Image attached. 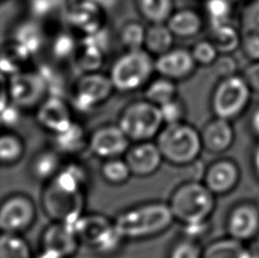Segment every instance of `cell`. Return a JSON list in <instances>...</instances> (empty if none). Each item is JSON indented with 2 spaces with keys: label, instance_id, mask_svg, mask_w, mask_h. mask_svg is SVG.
Returning a JSON list of instances; mask_svg holds the SVG:
<instances>
[{
  "label": "cell",
  "instance_id": "obj_1",
  "mask_svg": "<svg viewBox=\"0 0 259 258\" xmlns=\"http://www.w3.org/2000/svg\"><path fill=\"white\" fill-rule=\"evenodd\" d=\"M118 233L126 242L160 237L175 223L167 201L147 200L119 210L114 216Z\"/></svg>",
  "mask_w": 259,
  "mask_h": 258
},
{
  "label": "cell",
  "instance_id": "obj_2",
  "mask_svg": "<svg viewBox=\"0 0 259 258\" xmlns=\"http://www.w3.org/2000/svg\"><path fill=\"white\" fill-rule=\"evenodd\" d=\"M82 247L100 258H112L126 241L115 227L114 219L99 211H85L73 225Z\"/></svg>",
  "mask_w": 259,
  "mask_h": 258
},
{
  "label": "cell",
  "instance_id": "obj_3",
  "mask_svg": "<svg viewBox=\"0 0 259 258\" xmlns=\"http://www.w3.org/2000/svg\"><path fill=\"white\" fill-rule=\"evenodd\" d=\"M155 142L164 163L174 167H190L203 151L200 131L187 121L164 125Z\"/></svg>",
  "mask_w": 259,
  "mask_h": 258
},
{
  "label": "cell",
  "instance_id": "obj_4",
  "mask_svg": "<svg viewBox=\"0 0 259 258\" xmlns=\"http://www.w3.org/2000/svg\"><path fill=\"white\" fill-rule=\"evenodd\" d=\"M215 197L202 181L191 179L173 189L167 204L175 222L183 225L209 220L215 209Z\"/></svg>",
  "mask_w": 259,
  "mask_h": 258
},
{
  "label": "cell",
  "instance_id": "obj_5",
  "mask_svg": "<svg viewBox=\"0 0 259 258\" xmlns=\"http://www.w3.org/2000/svg\"><path fill=\"white\" fill-rule=\"evenodd\" d=\"M155 73V59L145 49H136L126 50L115 61L109 76L115 91L133 94L145 89Z\"/></svg>",
  "mask_w": 259,
  "mask_h": 258
},
{
  "label": "cell",
  "instance_id": "obj_6",
  "mask_svg": "<svg viewBox=\"0 0 259 258\" xmlns=\"http://www.w3.org/2000/svg\"><path fill=\"white\" fill-rule=\"evenodd\" d=\"M116 123L132 144L155 141L165 125L160 108L145 98L132 100L124 106Z\"/></svg>",
  "mask_w": 259,
  "mask_h": 258
},
{
  "label": "cell",
  "instance_id": "obj_7",
  "mask_svg": "<svg viewBox=\"0 0 259 258\" xmlns=\"http://www.w3.org/2000/svg\"><path fill=\"white\" fill-rule=\"evenodd\" d=\"M87 196L50 181L42 186L40 208L49 222L73 225L87 211Z\"/></svg>",
  "mask_w": 259,
  "mask_h": 258
},
{
  "label": "cell",
  "instance_id": "obj_8",
  "mask_svg": "<svg viewBox=\"0 0 259 258\" xmlns=\"http://www.w3.org/2000/svg\"><path fill=\"white\" fill-rule=\"evenodd\" d=\"M110 76L100 72L83 73L69 91V104L74 114L91 115L107 104L115 94Z\"/></svg>",
  "mask_w": 259,
  "mask_h": 258
},
{
  "label": "cell",
  "instance_id": "obj_9",
  "mask_svg": "<svg viewBox=\"0 0 259 258\" xmlns=\"http://www.w3.org/2000/svg\"><path fill=\"white\" fill-rule=\"evenodd\" d=\"M252 91L242 75L235 74L220 79L212 90L210 108L215 117L232 122L246 112Z\"/></svg>",
  "mask_w": 259,
  "mask_h": 258
},
{
  "label": "cell",
  "instance_id": "obj_10",
  "mask_svg": "<svg viewBox=\"0 0 259 258\" xmlns=\"http://www.w3.org/2000/svg\"><path fill=\"white\" fill-rule=\"evenodd\" d=\"M38 220V205L25 192H12L0 200V232L24 234Z\"/></svg>",
  "mask_w": 259,
  "mask_h": 258
},
{
  "label": "cell",
  "instance_id": "obj_11",
  "mask_svg": "<svg viewBox=\"0 0 259 258\" xmlns=\"http://www.w3.org/2000/svg\"><path fill=\"white\" fill-rule=\"evenodd\" d=\"M8 94L11 103L26 113L34 112L49 91L39 71L23 70L8 77Z\"/></svg>",
  "mask_w": 259,
  "mask_h": 258
},
{
  "label": "cell",
  "instance_id": "obj_12",
  "mask_svg": "<svg viewBox=\"0 0 259 258\" xmlns=\"http://www.w3.org/2000/svg\"><path fill=\"white\" fill-rule=\"evenodd\" d=\"M131 144L116 122L104 123L90 131L88 151L103 162L106 159L124 157Z\"/></svg>",
  "mask_w": 259,
  "mask_h": 258
},
{
  "label": "cell",
  "instance_id": "obj_13",
  "mask_svg": "<svg viewBox=\"0 0 259 258\" xmlns=\"http://www.w3.org/2000/svg\"><path fill=\"white\" fill-rule=\"evenodd\" d=\"M66 20L73 29L84 36L94 35L105 30L106 11L98 0H69Z\"/></svg>",
  "mask_w": 259,
  "mask_h": 258
},
{
  "label": "cell",
  "instance_id": "obj_14",
  "mask_svg": "<svg viewBox=\"0 0 259 258\" xmlns=\"http://www.w3.org/2000/svg\"><path fill=\"white\" fill-rule=\"evenodd\" d=\"M34 118L41 130L55 136L71 125L75 114L65 97L48 96L34 110Z\"/></svg>",
  "mask_w": 259,
  "mask_h": 258
},
{
  "label": "cell",
  "instance_id": "obj_15",
  "mask_svg": "<svg viewBox=\"0 0 259 258\" xmlns=\"http://www.w3.org/2000/svg\"><path fill=\"white\" fill-rule=\"evenodd\" d=\"M81 243L72 225L49 222L39 239V249L57 258H75L81 249Z\"/></svg>",
  "mask_w": 259,
  "mask_h": 258
},
{
  "label": "cell",
  "instance_id": "obj_16",
  "mask_svg": "<svg viewBox=\"0 0 259 258\" xmlns=\"http://www.w3.org/2000/svg\"><path fill=\"white\" fill-rule=\"evenodd\" d=\"M226 233L240 242L256 240L259 234V208L257 204L242 201L233 206L226 218Z\"/></svg>",
  "mask_w": 259,
  "mask_h": 258
},
{
  "label": "cell",
  "instance_id": "obj_17",
  "mask_svg": "<svg viewBox=\"0 0 259 258\" xmlns=\"http://www.w3.org/2000/svg\"><path fill=\"white\" fill-rule=\"evenodd\" d=\"M133 178H151L164 164L163 156L155 141H142L131 144L124 155Z\"/></svg>",
  "mask_w": 259,
  "mask_h": 258
},
{
  "label": "cell",
  "instance_id": "obj_18",
  "mask_svg": "<svg viewBox=\"0 0 259 258\" xmlns=\"http://www.w3.org/2000/svg\"><path fill=\"white\" fill-rule=\"evenodd\" d=\"M197 67L191 50L186 48L174 47L155 59L156 74L175 82L191 77Z\"/></svg>",
  "mask_w": 259,
  "mask_h": 258
},
{
  "label": "cell",
  "instance_id": "obj_19",
  "mask_svg": "<svg viewBox=\"0 0 259 258\" xmlns=\"http://www.w3.org/2000/svg\"><path fill=\"white\" fill-rule=\"evenodd\" d=\"M240 179L239 165L233 159L221 158L206 167L202 182L215 196H225L238 187Z\"/></svg>",
  "mask_w": 259,
  "mask_h": 258
},
{
  "label": "cell",
  "instance_id": "obj_20",
  "mask_svg": "<svg viewBox=\"0 0 259 258\" xmlns=\"http://www.w3.org/2000/svg\"><path fill=\"white\" fill-rule=\"evenodd\" d=\"M200 136L203 150L214 155L228 151L235 140L234 127L231 121L215 116L202 126Z\"/></svg>",
  "mask_w": 259,
  "mask_h": 258
},
{
  "label": "cell",
  "instance_id": "obj_21",
  "mask_svg": "<svg viewBox=\"0 0 259 258\" xmlns=\"http://www.w3.org/2000/svg\"><path fill=\"white\" fill-rule=\"evenodd\" d=\"M89 133L82 122L75 118L64 131L52 136V145L65 158H76L88 151Z\"/></svg>",
  "mask_w": 259,
  "mask_h": 258
},
{
  "label": "cell",
  "instance_id": "obj_22",
  "mask_svg": "<svg viewBox=\"0 0 259 258\" xmlns=\"http://www.w3.org/2000/svg\"><path fill=\"white\" fill-rule=\"evenodd\" d=\"M66 158L50 145L36 150L29 163V175L35 182L44 184L55 179L61 171Z\"/></svg>",
  "mask_w": 259,
  "mask_h": 258
},
{
  "label": "cell",
  "instance_id": "obj_23",
  "mask_svg": "<svg viewBox=\"0 0 259 258\" xmlns=\"http://www.w3.org/2000/svg\"><path fill=\"white\" fill-rule=\"evenodd\" d=\"M52 181L71 191L88 195L92 186V175L89 166L78 157L67 158L61 171Z\"/></svg>",
  "mask_w": 259,
  "mask_h": 258
},
{
  "label": "cell",
  "instance_id": "obj_24",
  "mask_svg": "<svg viewBox=\"0 0 259 258\" xmlns=\"http://www.w3.org/2000/svg\"><path fill=\"white\" fill-rule=\"evenodd\" d=\"M175 38L192 39L200 34L203 29V17L192 8L177 9L166 22Z\"/></svg>",
  "mask_w": 259,
  "mask_h": 258
},
{
  "label": "cell",
  "instance_id": "obj_25",
  "mask_svg": "<svg viewBox=\"0 0 259 258\" xmlns=\"http://www.w3.org/2000/svg\"><path fill=\"white\" fill-rule=\"evenodd\" d=\"M84 40L78 45L74 62L82 74L83 73L99 72L105 58V48L98 40L97 34L84 36Z\"/></svg>",
  "mask_w": 259,
  "mask_h": 258
},
{
  "label": "cell",
  "instance_id": "obj_26",
  "mask_svg": "<svg viewBox=\"0 0 259 258\" xmlns=\"http://www.w3.org/2000/svg\"><path fill=\"white\" fill-rule=\"evenodd\" d=\"M11 41L31 59L42 48L45 33L35 22H23L14 30Z\"/></svg>",
  "mask_w": 259,
  "mask_h": 258
},
{
  "label": "cell",
  "instance_id": "obj_27",
  "mask_svg": "<svg viewBox=\"0 0 259 258\" xmlns=\"http://www.w3.org/2000/svg\"><path fill=\"white\" fill-rule=\"evenodd\" d=\"M26 144L24 138L14 130L0 132V166H15L24 158Z\"/></svg>",
  "mask_w": 259,
  "mask_h": 258
},
{
  "label": "cell",
  "instance_id": "obj_28",
  "mask_svg": "<svg viewBox=\"0 0 259 258\" xmlns=\"http://www.w3.org/2000/svg\"><path fill=\"white\" fill-rule=\"evenodd\" d=\"M175 36L166 23H155L147 26L143 49L151 56L158 57L174 48Z\"/></svg>",
  "mask_w": 259,
  "mask_h": 258
},
{
  "label": "cell",
  "instance_id": "obj_29",
  "mask_svg": "<svg viewBox=\"0 0 259 258\" xmlns=\"http://www.w3.org/2000/svg\"><path fill=\"white\" fill-rule=\"evenodd\" d=\"M209 39L215 45L220 54H233L241 47V30L230 23L210 25Z\"/></svg>",
  "mask_w": 259,
  "mask_h": 258
},
{
  "label": "cell",
  "instance_id": "obj_30",
  "mask_svg": "<svg viewBox=\"0 0 259 258\" xmlns=\"http://www.w3.org/2000/svg\"><path fill=\"white\" fill-rule=\"evenodd\" d=\"M202 258H250V254L243 242L228 236L203 247Z\"/></svg>",
  "mask_w": 259,
  "mask_h": 258
},
{
  "label": "cell",
  "instance_id": "obj_31",
  "mask_svg": "<svg viewBox=\"0 0 259 258\" xmlns=\"http://www.w3.org/2000/svg\"><path fill=\"white\" fill-rule=\"evenodd\" d=\"M136 7L148 24L166 23L175 11L174 0H136Z\"/></svg>",
  "mask_w": 259,
  "mask_h": 258
},
{
  "label": "cell",
  "instance_id": "obj_32",
  "mask_svg": "<svg viewBox=\"0 0 259 258\" xmlns=\"http://www.w3.org/2000/svg\"><path fill=\"white\" fill-rule=\"evenodd\" d=\"M179 96L178 82L157 75L143 89V98L160 107Z\"/></svg>",
  "mask_w": 259,
  "mask_h": 258
},
{
  "label": "cell",
  "instance_id": "obj_33",
  "mask_svg": "<svg viewBox=\"0 0 259 258\" xmlns=\"http://www.w3.org/2000/svg\"><path fill=\"white\" fill-rule=\"evenodd\" d=\"M103 181L110 187H123L133 178L124 157L103 160L99 167Z\"/></svg>",
  "mask_w": 259,
  "mask_h": 258
},
{
  "label": "cell",
  "instance_id": "obj_34",
  "mask_svg": "<svg viewBox=\"0 0 259 258\" xmlns=\"http://www.w3.org/2000/svg\"><path fill=\"white\" fill-rule=\"evenodd\" d=\"M29 61L30 58L11 40L0 47V73L5 76L11 77L25 70L24 66Z\"/></svg>",
  "mask_w": 259,
  "mask_h": 258
},
{
  "label": "cell",
  "instance_id": "obj_35",
  "mask_svg": "<svg viewBox=\"0 0 259 258\" xmlns=\"http://www.w3.org/2000/svg\"><path fill=\"white\" fill-rule=\"evenodd\" d=\"M33 255L23 234L0 233V258H33Z\"/></svg>",
  "mask_w": 259,
  "mask_h": 258
},
{
  "label": "cell",
  "instance_id": "obj_36",
  "mask_svg": "<svg viewBox=\"0 0 259 258\" xmlns=\"http://www.w3.org/2000/svg\"><path fill=\"white\" fill-rule=\"evenodd\" d=\"M147 26L139 21H127L119 30V41L126 50L143 49Z\"/></svg>",
  "mask_w": 259,
  "mask_h": 258
},
{
  "label": "cell",
  "instance_id": "obj_37",
  "mask_svg": "<svg viewBox=\"0 0 259 258\" xmlns=\"http://www.w3.org/2000/svg\"><path fill=\"white\" fill-rule=\"evenodd\" d=\"M233 5L232 0H206L203 11L210 25L232 22Z\"/></svg>",
  "mask_w": 259,
  "mask_h": 258
},
{
  "label": "cell",
  "instance_id": "obj_38",
  "mask_svg": "<svg viewBox=\"0 0 259 258\" xmlns=\"http://www.w3.org/2000/svg\"><path fill=\"white\" fill-rule=\"evenodd\" d=\"M190 50L198 66H212L217 57L220 56L219 50L209 38L197 41Z\"/></svg>",
  "mask_w": 259,
  "mask_h": 258
},
{
  "label": "cell",
  "instance_id": "obj_39",
  "mask_svg": "<svg viewBox=\"0 0 259 258\" xmlns=\"http://www.w3.org/2000/svg\"><path fill=\"white\" fill-rule=\"evenodd\" d=\"M78 47V44L74 36L68 32H61L56 35L52 44V53L58 61H66L74 57Z\"/></svg>",
  "mask_w": 259,
  "mask_h": 258
},
{
  "label": "cell",
  "instance_id": "obj_40",
  "mask_svg": "<svg viewBox=\"0 0 259 258\" xmlns=\"http://www.w3.org/2000/svg\"><path fill=\"white\" fill-rule=\"evenodd\" d=\"M159 108L165 125L182 123L187 121L188 108L186 103H184V100L180 96H178L177 98H174L173 100L168 101V103H166L165 105L160 106Z\"/></svg>",
  "mask_w": 259,
  "mask_h": 258
},
{
  "label": "cell",
  "instance_id": "obj_41",
  "mask_svg": "<svg viewBox=\"0 0 259 258\" xmlns=\"http://www.w3.org/2000/svg\"><path fill=\"white\" fill-rule=\"evenodd\" d=\"M240 26L243 34L259 33V0H249L242 9Z\"/></svg>",
  "mask_w": 259,
  "mask_h": 258
},
{
  "label": "cell",
  "instance_id": "obj_42",
  "mask_svg": "<svg viewBox=\"0 0 259 258\" xmlns=\"http://www.w3.org/2000/svg\"><path fill=\"white\" fill-rule=\"evenodd\" d=\"M167 258H202V247L200 243L181 237L170 246Z\"/></svg>",
  "mask_w": 259,
  "mask_h": 258
},
{
  "label": "cell",
  "instance_id": "obj_43",
  "mask_svg": "<svg viewBox=\"0 0 259 258\" xmlns=\"http://www.w3.org/2000/svg\"><path fill=\"white\" fill-rule=\"evenodd\" d=\"M210 221H201V222L188 223L182 225V238L189 239V240L200 243L202 239H205L210 232Z\"/></svg>",
  "mask_w": 259,
  "mask_h": 258
},
{
  "label": "cell",
  "instance_id": "obj_44",
  "mask_svg": "<svg viewBox=\"0 0 259 258\" xmlns=\"http://www.w3.org/2000/svg\"><path fill=\"white\" fill-rule=\"evenodd\" d=\"M212 67L220 79H224L238 74L239 64L232 54H220L215 63L212 64Z\"/></svg>",
  "mask_w": 259,
  "mask_h": 258
},
{
  "label": "cell",
  "instance_id": "obj_45",
  "mask_svg": "<svg viewBox=\"0 0 259 258\" xmlns=\"http://www.w3.org/2000/svg\"><path fill=\"white\" fill-rule=\"evenodd\" d=\"M24 112L12 103H9L2 112H0V124L4 130H14L20 125Z\"/></svg>",
  "mask_w": 259,
  "mask_h": 258
},
{
  "label": "cell",
  "instance_id": "obj_46",
  "mask_svg": "<svg viewBox=\"0 0 259 258\" xmlns=\"http://www.w3.org/2000/svg\"><path fill=\"white\" fill-rule=\"evenodd\" d=\"M240 48L249 61L259 62V33L243 34Z\"/></svg>",
  "mask_w": 259,
  "mask_h": 258
},
{
  "label": "cell",
  "instance_id": "obj_47",
  "mask_svg": "<svg viewBox=\"0 0 259 258\" xmlns=\"http://www.w3.org/2000/svg\"><path fill=\"white\" fill-rule=\"evenodd\" d=\"M252 92L259 94V62H251L241 74Z\"/></svg>",
  "mask_w": 259,
  "mask_h": 258
},
{
  "label": "cell",
  "instance_id": "obj_48",
  "mask_svg": "<svg viewBox=\"0 0 259 258\" xmlns=\"http://www.w3.org/2000/svg\"><path fill=\"white\" fill-rule=\"evenodd\" d=\"M55 6H56V0H32L31 9L32 13L36 16H47L53 13Z\"/></svg>",
  "mask_w": 259,
  "mask_h": 258
},
{
  "label": "cell",
  "instance_id": "obj_49",
  "mask_svg": "<svg viewBox=\"0 0 259 258\" xmlns=\"http://www.w3.org/2000/svg\"><path fill=\"white\" fill-rule=\"evenodd\" d=\"M11 103L8 94V77L0 73V112Z\"/></svg>",
  "mask_w": 259,
  "mask_h": 258
},
{
  "label": "cell",
  "instance_id": "obj_50",
  "mask_svg": "<svg viewBox=\"0 0 259 258\" xmlns=\"http://www.w3.org/2000/svg\"><path fill=\"white\" fill-rule=\"evenodd\" d=\"M249 125H250L253 135H255L257 139L259 140V106H257V107L251 112Z\"/></svg>",
  "mask_w": 259,
  "mask_h": 258
},
{
  "label": "cell",
  "instance_id": "obj_51",
  "mask_svg": "<svg viewBox=\"0 0 259 258\" xmlns=\"http://www.w3.org/2000/svg\"><path fill=\"white\" fill-rule=\"evenodd\" d=\"M251 163H252L253 172H255L256 178L259 181V144L255 147V149H253V151H252Z\"/></svg>",
  "mask_w": 259,
  "mask_h": 258
},
{
  "label": "cell",
  "instance_id": "obj_52",
  "mask_svg": "<svg viewBox=\"0 0 259 258\" xmlns=\"http://www.w3.org/2000/svg\"><path fill=\"white\" fill-rule=\"evenodd\" d=\"M33 258H57V257H55L54 255L49 254V252L45 251L42 249H38V251L34 252Z\"/></svg>",
  "mask_w": 259,
  "mask_h": 258
},
{
  "label": "cell",
  "instance_id": "obj_53",
  "mask_svg": "<svg viewBox=\"0 0 259 258\" xmlns=\"http://www.w3.org/2000/svg\"><path fill=\"white\" fill-rule=\"evenodd\" d=\"M233 3H247L249 0H232Z\"/></svg>",
  "mask_w": 259,
  "mask_h": 258
},
{
  "label": "cell",
  "instance_id": "obj_54",
  "mask_svg": "<svg viewBox=\"0 0 259 258\" xmlns=\"http://www.w3.org/2000/svg\"><path fill=\"white\" fill-rule=\"evenodd\" d=\"M4 130V128H3V126H2V124H0V132H2Z\"/></svg>",
  "mask_w": 259,
  "mask_h": 258
},
{
  "label": "cell",
  "instance_id": "obj_55",
  "mask_svg": "<svg viewBox=\"0 0 259 258\" xmlns=\"http://www.w3.org/2000/svg\"><path fill=\"white\" fill-rule=\"evenodd\" d=\"M257 205H258V208H259V202H258V204H257Z\"/></svg>",
  "mask_w": 259,
  "mask_h": 258
},
{
  "label": "cell",
  "instance_id": "obj_56",
  "mask_svg": "<svg viewBox=\"0 0 259 258\" xmlns=\"http://www.w3.org/2000/svg\"><path fill=\"white\" fill-rule=\"evenodd\" d=\"M0 2H2V0H0Z\"/></svg>",
  "mask_w": 259,
  "mask_h": 258
},
{
  "label": "cell",
  "instance_id": "obj_57",
  "mask_svg": "<svg viewBox=\"0 0 259 258\" xmlns=\"http://www.w3.org/2000/svg\"><path fill=\"white\" fill-rule=\"evenodd\" d=\"M0 233H2V232H0Z\"/></svg>",
  "mask_w": 259,
  "mask_h": 258
}]
</instances>
